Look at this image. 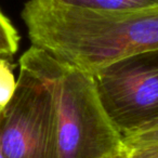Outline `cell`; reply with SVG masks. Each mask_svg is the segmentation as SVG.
Segmentation results:
<instances>
[{"mask_svg": "<svg viewBox=\"0 0 158 158\" xmlns=\"http://www.w3.org/2000/svg\"><path fill=\"white\" fill-rule=\"evenodd\" d=\"M0 144L6 158H59L54 93L35 46L21 56L14 94L0 108Z\"/></svg>", "mask_w": 158, "mask_h": 158, "instance_id": "cell-3", "label": "cell"}, {"mask_svg": "<svg viewBox=\"0 0 158 158\" xmlns=\"http://www.w3.org/2000/svg\"><path fill=\"white\" fill-rule=\"evenodd\" d=\"M36 48L54 93L59 158L119 155L123 136L102 105L92 75Z\"/></svg>", "mask_w": 158, "mask_h": 158, "instance_id": "cell-2", "label": "cell"}, {"mask_svg": "<svg viewBox=\"0 0 158 158\" xmlns=\"http://www.w3.org/2000/svg\"><path fill=\"white\" fill-rule=\"evenodd\" d=\"M0 158H6L5 154L2 152V148H1V144H0Z\"/></svg>", "mask_w": 158, "mask_h": 158, "instance_id": "cell-10", "label": "cell"}, {"mask_svg": "<svg viewBox=\"0 0 158 158\" xmlns=\"http://www.w3.org/2000/svg\"><path fill=\"white\" fill-rule=\"evenodd\" d=\"M123 158H158V143L123 146Z\"/></svg>", "mask_w": 158, "mask_h": 158, "instance_id": "cell-9", "label": "cell"}, {"mask_svg": "<svg viewBox=\"0 0 158 158\" xmlns=\"http://www.w3.org/2000/svg\"><path fill=\"white\" fill-rule=\"evenodd\" d=\"M73 9L97 12H133L158 8V0H46Z\"/></svg>", "mask_w": 158, "mask_h": 158, "instance_id": "cell-5", "label": "cell"}, {"mask_svg": "<svg viewBox=\"0 0 158 158\" xmlns=\"http://www.w3.org/2000/svg\"><path fill=\"white\" fill-rule=\"evenodd\" d=\"M92 76L102 105L123 138L158 120V49L118 60Z\"/></svg>", "mask_w": 158, "mask_h": 158, "instance_id": "cell-4", "label": "cell"}, {"mask_svg": "<svg viewBox=\"0 0 158 158\" xmlns=\"http://www.w3.org/2000/svg\"><path fill=\"white\" fill-rule=\"evenodd\" d=\"M20 36L9 19L0 11V57L11 59L16 53Z\"/></svg>", "mask_w": 158, "mask_h": 158, "instance_id": "cell-6", "label": "cell"}, {"mask_svg": "<svg viewBox=\"0 0 158 158\" xmlns=\"http://www.w3.org/2000/svg\"><path fill=\"white\" fill-rule=\"evenodd\" d=\"M22 19L33 46L91 75L118 60L158 49V8L97 12L28 0Z\"/></svg>", "mask_w": 158, "mask_h": 158, "instance_id": "cell-1", "label": "cell"}, {"mask_svg": "<svg viewBox=\"0 0 158 158\" xmlns=\"http://www.w3.org/2000/svg\"><path fill=\"white\" fill-rule=\"evenodd\" d=\"M114 158H123V152H121L120 154H119V155H117V156H115Z\"/></svg>", "mask_w": 158, "mask_h": 158, "instance_id": "cell-11", "label": "cell"}, {"mask_svg": "<svg viewBox=\"0 0 158 158\" xmlns=\"http://www.w3.org/2000/svg\"><path fill=\"white\" fill-rule=\"evenodd\" d=\"M123 146L158 143V120L123 138Z\"/></svg>", "mask_w": 158, "mask_h": 158, "instance_id": "cell-8", "label": "cell"}, {"mask_svg": "<svg viewBox=\"0 0 158 158\" xmlns=\"http://www.w3.org/2000/svg\"><path fill=\"white\" fill-rule=\"evenodd\" d=\"M15 88L16 80L9 59L0 57V108L11 100Z\"/></svg>", "mask_w": 158, "mask_h": 158, "instance_id": "cell-7", "label": "cell"}]
</instances>
